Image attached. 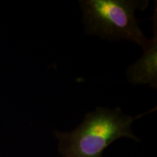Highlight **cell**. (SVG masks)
Returning a JSON list of instances; mask_svg holds the SVG:
<instances>
[{"label": "cell", "instance_id": "7a4b0ae2", "mask_svg": "<svg viewBox=\"0 0 157 157\" xmlns=\"http://www.w3.org/2000/svg\"><path fill=\"white\" fill-rule=\"evenodd\" d=\"M85 32L109 41L126 39L140 45L143 50L150 39L143 34L135 12L144 10L147 0H81Z\"/></svg>", "mask_w": 157, "mask_h": 157}, {"label": "cell", "instance_id": "6da1fadb", "mask_svg": "<svg viewBox=\"0 0 157 157\" xmlns=\"http://www.w3.org/2000/svg\"><path fill=\"white\" fill-rule=\"evenodd\" d=\"M156 109L132 117L119 107H97L87 113L81 124L71 132L55 131L59 152L63 157H103L104 150L117 139L127 137L138 142L131 129L133 121Z\"/></svg>", "mask_w": 157, "mask_h": 157}, {"label": "cell", "instance_id": "3957f363", "mask_svg": "<svg viewBox=\"0 0 157 157\" xmlns=\"http://www.w3.org/2000/svg\"><path fill=\"white\" fill-rule=\"evenodd\" d=\"M153 37L143 50L142 57L131 65L127 71L129 82L132 84H148L157 87V7L153 15Z\"/></svg>", "mask_w": 157, "mask_h": 157}]
</instances>
